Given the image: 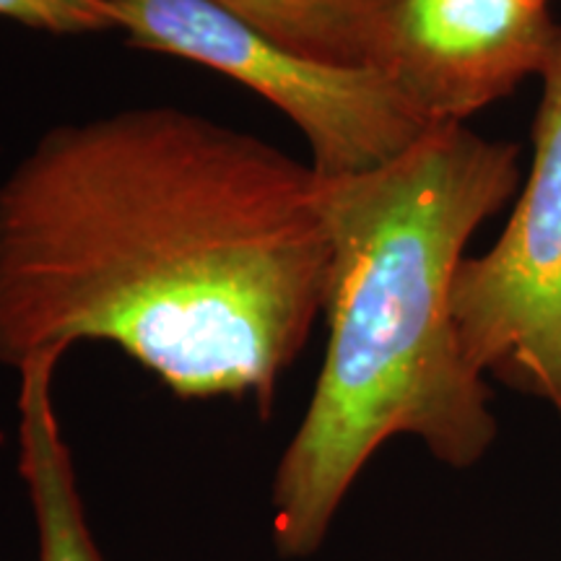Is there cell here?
Masks as SVG:
<instances>
[{
	"label": "cell",
	"instance_id": "8",
	"mask_svg": "<svg viewBox=\"0 0 561 561\" xmlns=\"http://www.w3.org/2000/svg\"><path fill=\"white\" fill-rule=\"evenodd\" d=\"M0 19L47 34H102L117 30L110 0H0Z\"/></svg>",
	"mask_w": 561,
	"mask_h": 561
},
{
	"label": "cell",
	"instance_id": "7",
	"mask_svg": "<svg viewBox=\"0 0 561 561\" xmlns=\"http://www.w3.org/2000/svg\"><path fill=\"white\" fill-rule=\"evenodd\" d=\"M289 50L335 66L380 68L398 0H214Z\"/></svg>",
	"mask_w": 561,
	"mask_h": 561
},
{
	"label": "cell",
	"instance_id": "6",
	"mask_svg": "<svg viewBox=\"0 0 561 561\" xmlns=\"http://www.w3.org/2000/svg\"><path fill=\"white\" fill-rule=\"evenodd\" d=\"M66 351H39L19 371V471L30 489L39 561H102L79 494L73 455L55 409V371Z\"/></svg>",
	"mask_w": 561,
	"mask_h": 561
},
{
	"label": "cell",
	"instance_id": "1",
	"mask_svg": "<svg viewBox=\"0 0 561 561\" xmlns=\"http://www.w3.org/2000/svg\"><path fill=\"white\" fill-rule=\"evenodd\" d=\"M312 164L180 107L55 125L0 180V364L107 341L180 398H252L325 310Z\"/></svg>",
	"mask_w": 561,
	"mask_h": 561
},
{
	"label": "cell",
	"instance_id": "2",
	"mask_svg": "<svg viewBox=\"0 0 561 561\" xmlns=\"http://www.w3.org/2000/svg\"><path fill=\"white\" fill-rule=\"evenodd\" d=\"M520 146L466 123L434 125L375 170L320 178L331 242V339L312 401L273 479V536L286 559L325 543L364 466L413 437L450 468H473L500 424L486 377L462 351L453 284L483 221L520 191Z\"/></svg>",
	"mask_w": 561,
	"mask_h": 561
},
{
	"label": "cell",
	"instance_id": "3",
	"mask_svg": "<svg viewBox=\"0 0 561 561\" xmlns=\"http://www.w3.org/2000/svg\"><path fill=\"white\" fill-rule=\"evenodd\" d=\"M110 5L128 45L219 70L284 112L310 144L320 178L388 164L434 128L385 70L305 58L214 0Z\"/></svg>",
	"mask_w": 561,
	"mask_h": 561
},
{
	"label": "cell",
	"instance_id": "4",
	"mask_svg": "<svg viewBox=\"0 0 561 561\" xmlns=\"http://www.w3.org/2000/svg\"><path fill=\"white\" fill-rule=\"evenodd\" d=\"M533 123V159L500 240L462 257L453 314L468 362L561 419V26Z\"/></svg>",
	"mask_w": 561,
	"mask_h": 561
},
{
	"label": "cell",
	"instance_id": "9",
	"mask_svg": "<svg viewBox=\"0 0 561 561\" xmlns=\"http://www.w3.org/2000/svg\"><path fill=\"white\" fill-rule=\"evenodd\" d=\"M541 3H546V5H549V3H551V0H541Z\"/></svg>",
	"mask_w": 561,
	"mask_h": 561
},
{
	"label": "cell",
	"instance_id": "5",
	"mask_svg": "<svg viewBox=\"0 0 561 561\" xmlns=\"http://www.w3.org/2000/svg\"><path fill=\"white\" fill-rule=\"evenodd\" d=\"M559 26L541 0H398L380 70L432 125L466 123L543 76Z\"/></svg>",
	"mask_w": 561,
	"mask_h": 561
}]
</instances>
